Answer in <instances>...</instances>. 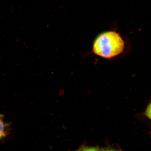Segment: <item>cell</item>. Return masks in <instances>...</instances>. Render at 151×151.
<instances>
[{
    "instance_id": "3957f363",
    "label": "cell",
    "mask_w": 151,
    "mask_h": 151,
    "mask_svg": "<svg viewBox=\"0 0 151 151\" xmlns=\"http://www.w3.org/2000/svg\"><path fill=\"white\" fill-rule=\"evenodd\" d=\"M3 115H0V139L5 135V125L3 121Z\"/></svg>"
},
{
    "instance_id": "6da1fadb",
    "label": "cell",
    "mask_w": 151,
    "mask_h": 151,
    "mask_svg": "<svg viewBox=\"0 0 151 151\" xmlns=\"http://www.w3.org/2000/svg\"><path fill=\"white\" fill-rule=\"evenodd\" d=\"M122 38L115 31L102 33L96 38L93 44L94 53L98 56L111 58L121 54L124 50Z\"/></svg>"
},
{
    "instance_id": "5b68a950",
    "label": "cell",
    "mask_w": 151,
    "mask_h": 151,
    "mask_svg": "<svg viewBox=\"0 0 151 151\" xmlns=\"http://www.w3.org/2000/svg\"><path fill=\"white\" fill-rule=\"evenodd\" d=\"M100 151H122L121 150L114 147H108L100 149Z\"/></svg>"
},
{
    "instance_id": "277c9868",
    "label": "cell",
    "mask_w": 151,
    "mask_h": 151,
    "mask_svg": "<svg viewBox=\"0 0 151 151\" xmlns=\"http://www.w3.org/2000/svg\"><path fill=\"white\" fill-rule=\"evenodd\" d=\"M145 115L151 120V102L149 103L147 107L146 108Z\"/></svg>"
},
{
    "instance_id": "7a4b0ae2",
    "label": "cell",
    "mask_w": 151,
    "mask_h": 151,
    "mask_svg": "<svg viewBox=\"0 0 151 151\" xmlns=\"http://www.w3.org/2000/svg\"><path fill=\"white\" fill-rule=\"evenodd\" d=\"M100 148L97 147H89L83 145L75 151H100Z\"/></svg>"
}]
</instances>
